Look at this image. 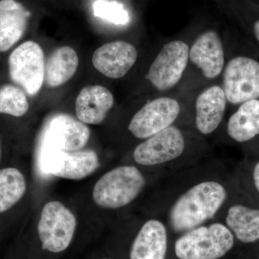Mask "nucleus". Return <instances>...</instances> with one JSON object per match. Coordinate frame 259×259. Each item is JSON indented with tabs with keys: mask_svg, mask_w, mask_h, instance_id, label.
Instances as JSON below:
<instances>
[{
	"mask_svg": "<svg viewBox=\"0 0 259 259\" xmlns=\"http://www.w3.org/2000/svg\"><path fill=\"white\" fill-rule=\"evenodd\" d=\"M228 197V190L217 180L201 181L183 192L168 212L174 231L184 233L215 217Z\"/></svg>",
	"mask_w": 259,
	"mask_h": 259,
	"instance_id": "f257e3e1",
	"label": "nucleus"
},
{
	"mask_svg": "<svg viewBox=\"0 0 259 259\" xmlns=\"http://www.w3.org/2000/svg\"><path fill=\"white\" fill-rule=\"evenodd\" d=\"M146 185V177L139 168L122 165L106 172L97 181L93 199L102 208H122L136 200Z\"/></svg>",
	"mask_w": 259,
	"mask_h": 259,
	"instance_id": "f03ea898",
	"label": "nucleus"
},
{
	"mask_svg": "<svg viewBox=\"0 0 259 259\" xmlns=\"http://www.w3.org/2000/svg\"><path fill=\"white\" fill-rule=\"evenodd\" d=\"M235 240L223 223L202 225L177 240L175 255L179 259H220L233 249Z\"/></svg>",
	"mask_w": 259,
	"mask_h": 259,
	"instance_id": "7ed1b4c3",
	"label": "nucleus"
},
{
	"mask_svg": "<svg viewBox=\"0 0 259 259\" xmlns=\"http://www.w3.org/2000/svg\"><path fill=\"white\" fill-rule=\"evenodd\" d=\"M76 226V218L69 207L59 201L48 202L37 224L42 249L54 253L67 249L74 239Z\"/></svg>",
	"mask_w": 259,
	"mask_h": 259,
	"instance_id": "20e7f679",
	"label": "nucleus"
},
{
	"mask_svg": "<svg viewBox=\"0 0 259 259\" xmlns=\"http://www.w3.org/2000/svg\"><path fill=\"white\" fill-rule=\"evenodd\" d=\"M42 175L69 180H80L93 175L100 166L98 154L93 150L37 151Z\"/></svg>",
	"mask_w": 259,
	"mask_h": 259,
	"instance_id": "39448f33",
	"label": "nucleus"
},
{
	"mask_svg": "<svg viewBox=\"0 0 259 259\" xmlns=\"http://www.w3.org/2000/svg\"><path fill=\"white\" fill-rule=\"evenodd\" d=\"M10 78L25 93L34 96L45 81V60L42 48L28 40L18 46L8 59Z\"/></svg>",
	"mask_w": 259,
	"mask_h": 259,
	"instance_id": "423d86ee",
	"label": "nucleus"
},
{
	"mask_svg": "<svg viewBox=\"0 0 259 259\" xmlns=\"http://www.w3.org/2000/svg\"><path fill=\"white\" fill-rule=\"evenodd\" d=\"M90 134V128L81 121L67 114H56L42 128L37 151H79L88 144Z\"/></svg>",
	"mask_w": 259,
	"mask_h": 259,
	"instance_id": "0eeeda50",
	"label": "nucleus"
},
{
	"mask_svg": "<svg viewBox=\"0 0 259 259\" xmlns=\"http://www.w3.org/2000/svg\"><path fill=\"white\" fill-rule=\"evenodd\" d=\"M223 89L232 105L259 99L258 61L246 56L231 59L225 69Z\"/></svg>",
	"mask_w": 259,
	"mask_h": 259,
	"instance_id": "6e6552de",
	"label": "nucleus"
},
{
	"mask_svg": "<svg viewBox=\"0 0 259 259\" xmlns=\"http://www.w3.org/2000/svg\"><path fill=\"white\" fill-rule=\"evenodd\" d=\"M185 147L182 131L171 125L136 146L133 158L140 166H161L180 158L185 152Z\"/></svg>",
	"mask_w": 259,
	"mask_h": 259,
	"instance_id": "1a4fd4ad",
	"label": "nucleus"
},
{
	"mask_svg": "<svg viewBox=\"0 0 259 259\" xmlns=\"http://www.w3.org/2000/svg\"><path fill=\"white\" fill-rule=\"evenodd\" d=\"M190 59V49L182 40L166 44L153 61L148 78L159 91L171 90L180 82Z\"/></svg>",
	"mask_w": 259,
	"mask_h": 259,
	"instance_id": "9d476101",
	"label": "nucleus"
},
{
	"mask_svg": "<svg viewBox=\"0 0 259 259\" xmlns=\"http://www.w3.org/2000/svg\"><path fill=\"white\" fill-rule=\"evenodd\" d=\"M178 101L160 97L147 102L135 114L128 125L130 132L139 139H147L172 125L180 114Z\"/></svg>",
	"mask_w": 259,
	"mask_h": 259,
	"instance_id": "9b49d317",
	"label": "nucleus"
},
{
	"mask_svg": "<svg viewBox=\"0 0 259 259\" xmlns=\"http://www.w3.org/2000/svg\"><path fill=\"white\" fill-rule=\"evenodd\" d=\"M138 51L125 41L107 42L94 52L92 61L97 71L110 79H120L136 64Z\"/></svg>",
	"mask_w": 259,
	"mask_h": 259,
	"instance_id": "f8f14e48",
	"label": "nucleus"
},
{
	"mask_svg": "<svg viewBox=\"0 0 259 259\" xmlns=\"http://www.w3.org/2000/svg\"><path fill=\"white\" fill-rule=\"evenodd\" d=\"M190 59L207 79H214L224 69L222 42L217 32L207 31L199 35L190 51Z\"/></svg>",
	"mask_w": 259,
	"mask_h": 259,
	"instance_id": "ddd939ff",
	"label": "nucleus"
},
{
	"mask_svg": "<svg viewBox=\"0 0 259 259\" xmlns=\"http://www.w3.org/2000/svg\"><path fill=\"white\" fill-rule=\"evenodd\" d=\"M168 249V233L164 223L150 219L141 226L135 238L130 259H166Z\"/></svg>",
	"mask_w": 259,
	"mask_h": 259,
	"instance_id": "4468645a",
	"label": "nucleus"
},
{
	"mask_svg": "<svg viewBox=\"0 0 259 259\" xmlns=\"http://www.w3.org/2000/svg\"><path fill=\"white\" fill-rule=\"evenodd\" d=\"M114 105V97L110 90L100 85L83 88L75 102L78 120L88 125H99L105 120Z\"/></svg>",
	"mask_w": 259,
	"mask_h": 259,
	"instance_id": "2eb2a0df",
	"label": "nucleus"
},
{
	"mask_svg": "<svg viewBox=\"0 0 259 259\" xmlns=\"http://www.w3.org/2000/svg\"><path fill=\"white\" fill-rule=\"evenodd\" d=\"M227 100L223 89L210 87L197 97L195 125L201 134L207 136L217 130L226 113Z\"/></svg>",
	"mask_w": 259,
	"mask_h": 259,
	"instance_id": "dca6fc26",
	"label": "nucleus"
},
{
	"mask_svg": "<svg viewBox=\"0 0 259 259\" xmlns=\"http://www.w3.org/2000/svg\"><path fill=\"white\" fill-rule=\"evenodd\" d=\"M30 13L16 0H0V52L11 49L23 36Z\"/></svg>",
	"mask_w": 259,
	"mask_h": 259,
	"instance_id": "f3484780",
	"label": "nucleus"
},
{
	"mask_svg": "<svg viewBox=\"0 0 259 259\" xmlns=\"http://www.w3.org/2000/svg\"><path fill=\"white\" fill-rule=\"evenodd\" d=\"M224 223L235 239L248 244L259 241V207L236 202L227 209Z\"/></svg>",
	"mask_w": 259,
	"mask_h": 259,
	"instance_id": "a211bd4d",
	"label": "nucleus"
},
{
	"mask_svg": "<svg viewBox=\"0 0 259 259\" xmlns=\"http://www.w3.org/2000/svg\"><path fill=\"white\" fill-rule=\"evenodd\" d=\"M227 132L239 144L248 142L259 135V99L240 105L229 118Z\"/></svg>",
	"mask_w": 259,
	"mask_h": 259,
	"instance_id": "6ab92c4d",
	"label": "nucleus"
},
{
	"mask_svg": "<svg viewBox=\"0 0 259 259\" xmlns=\"http://www.w3.org/2000/svg\"><path fill=\"white\" fill-rule=\"evenodd\" d=\"M79 56L74 49L62 47L52 53L45 64V81L49 88H58L74 76L79 66Z\"/></svg>",
	"mask_w": 259,
	"mask_h": 259,
	"instance_id": "aec40b11",
	"label": "nucleus"
},
{
	"mask_svg": "<svg viewBox=\"0 0 259 259\" xmlns=\"http://www.w3.org/2000/svg\"><path fill=\"white\" fill-rule=\"evenodd\" d=\"M27 180L16 167L0 168V214L7 212L21 201L27 192Z\"/></svg>",
	"mask_w": 259,
	"mask_h": 259,
	"instance_id": "412c9836",
	"label": "nucleus"
},
{
	"mask_svg": "<svg viewBox=\"0 0 259 259\" xmlns=\"http://www.w3.org/2000/svg\"><path fill=\"white\" fill-rule=\"evenodd\" d=\"M29 110V102L25 91L13 84L0 88V113L20 117Z\"/></svg>",
	"mask_w": 259,
	"mask_h": 259,
	"instance_id": "4be33fe9",
	"label": "nucleus"
},
{
	"mask_svg": "<svg viewBox=\"0 0 259 259\" xmlns=\"http://www.w3.org/2000/svg\"><path fill=\"white\" fill-rule=\"evenodd\" d=\"M94 15L118 25H127L130 21L128 12L117 1L95 0L93 5Z\"/></svg>",
	"mask_w": 259,
	"mask_h": 259,
	"instance_id": "5701e85b",
	"label": "nucleus"
},
{
	"mask_svg": "<svg viewBox=\"0 0 259 259\" xmlns=\"http://www.w3.org/2000/svg\"><path fill=\"white\" fill-rule=\"evenodd\" d=\"M250 177L255 192L259 197V161L255 162L252 166Z\"/></svg>",
	"mask_w": 259,
	"mask_h": 259,
	"instance_id": "b1692460",
	"label": "nucleus"
},
{
	"mask_svg": "<svg viewBox=\"0 0 259 259\" xmlns=\"http://www.w3.org/2000/svg\"><path fill=\"white\" fill-rule=\"evenodd\" d=\"M253 32H254L255 36L259 42V20H257L253 25Z\"/></svg>",
	"mask_w": 259,
	"mask_h": 259,
	"instance_id": "393cba45",
	"label": "nucleus"
},
{
	"mask_svg": "<svg viewBox=\"0 0 259 259\" xmlns=\"http://www.w3.org/2000/svg\"><path fill=\"white\" fill-rule=\"evenodd\" d=\"M2 156V148H1V145H0V158H1Z\"/></svg>",
	"mask_w": 259,
	"mask_h": 259,
	"instance_id": "a878e982",
	"label": "nucleus"
},
{
	"mask_svg": "<svg viewBox=\"0 0 259 259\" xmlns=\"http://www.w3.org/2000/svg\"><path fill=\"white\" fill-rule=\"evenodd\" d=\"M103 259H110V258H103Z\"/></svg>",
	"mask_w": 259,
	"mask_h": 259,
	"instance_id": "bb28decb",
	"label": "nucleus"
},
{
	"mask_svg": "<svg viewBox=\"0 0 259 259\" xmlns=\"http://www.w3.org/2000/svg\"><path fill=\"white\" fill-rule=\"evenodd\" d=\"M258 259H259V255H258Z\"/></svg>",
	"mask_w": 259,
	"mask_h": 259,
	"instance_id": "cd10ccee",
	"label": "nucleus"
}]
</instances>
